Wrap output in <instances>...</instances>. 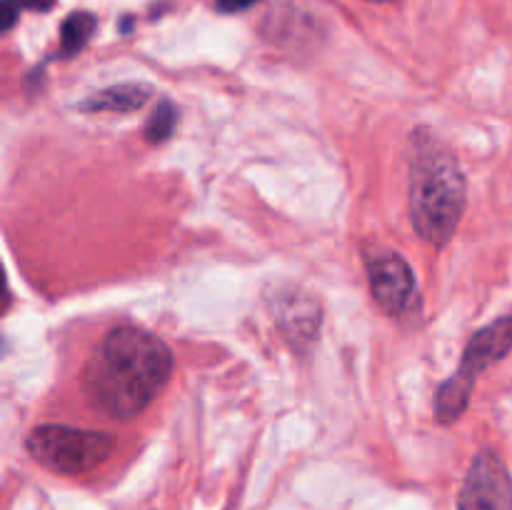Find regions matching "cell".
I'll list each match as a JSON object with an SVG mask.
<instances>
[{
    "mask_svg": "<svg viewBox=\"0 0 512 510\" xmlns=\"http://www.w3.org/2000/svg\"><path fill=\"white\" fill-rule=\"evenodd\" d=\"M173 373V353L158 335L120 325L85 363L80 388L95 413L130 420L143 413Z\"/></svg>",
    "mask_w": 512,
    "mask_h": 510,
    "instance_id": "6da1fadb",
    "label": "cell"
},
{
    "mask_svg": "<svg viewBox=\"0 0 512 510\" xmlns=\"http://www.w3.org/2000/svg\"><path fill=\"white\" fill-rule=\"evenodd\" d=\"M370 3H388V0H370Z\"/></svg>",
    "mask_w": 512,
    "mask_h": 510,
    "instance_id": "4fadbf2b",
    "label": "cell"
},
{
    "mask_svg": "<svg viewBox=\"0 0 512 510\" xmlns=\"http://www.w3.org/2000/svg\"><path fill=\"white\" fill-rule=\"evenodd\" d=\"M512 350V315L493 320L483 330L473 335L465 345L463 360L453 378L438 385L433 398V415L440 425H453L468 410L470 398H473L475 383L480 375L495 363L505 358Z\"/></svg>",
    "mask_w": 512,
    "mask_h": 510,
    "instance_id": "3957f363",
    "label": "cell"
},
{
    "mask_svg": "<svg viewBox=\"0 0 512 510\" xmlns=\"http://www.w3.org/2000/svg\"><path fill=\"white\" fill-rule=\"evenodd\" d=\"M30 458L60 475L90 473L113 455L115 438L100 430L38 425L25 440Z\"/></svg>",
    "mask_w": 512,
    "mask_h": 510,
    "instance_id": "277c9868",
    "label": "cell"
},
{
    "mask_svg": "<svg viewBox=\"0 0 512 510\" xmlns=\"http://www.w3.org/2000/svg\"><path fill=\"white\" fill-rule=\"evenodd\" d=\"M175 125H178V110H175V105L170 100H160L158 108L153 110V115H150L143 128L145 140L153 145L165 143L173 135Z\"/></svg>",
    "mask_w": 512,
    "mask_h": 510,
    "instance_id": "30bf717a",
    "label": "cell"
},
{
    "mask_svg": "<svg viewBox=\"0 0 512 510\" xmlns=\"http://www.w3.org/2000/svg\"><path fill=\"white\" fill-rule=\"evenodd\" d=\"M255 3H260V0H215V8L220 10V13H243V10H250Z\"/></svg>",
    "mask_w": 512,
    "mask_h": 510,
    "instance_id": "7c38bea8",
    "label": "cell"
},
{
    "mask_svg": "<svg viewBox=\"0 0 512 510\" xmlns=\"http://www.w3.org/2000/svg\"><path fill=\"white\" fill-rule=\"evenodd\" d=\"M458 510H512V478L493 450H480L458 495Z\"/></svg>",
    "mask_w": 512,
    "mask_h": 510,
    "instance_id": "8992f818",
    "label": "cell"
},
{
    "mask_svg": "<svg viewBox=\"0 0 512 510\" xmlns=\"http://www.w3.org/2000/svg\"><path fill=\"white\" fill-rule=\"evenodd\" d=\"M278 328L283 330L285 338L298 350H308L318 340L320 325H323V313L313 295L303 293L298 288H278V293L270 298Z\"/></svg>",
    "mask_w": 512,
    "mask_h": 510,
    "instance_id": "52a82bcc",
    "label": "cell"
},
{
    "mask_svg": "<svg viewBox=\"0 0 512 510\" xmlns=\"http://www.w3.org/2000/svg\"><path fill=\"white\" fill-rule=\"evenodd\" d=\"M153 95V88L145 83H123L93 93L80 103L83 113H133L140 110Z\"/></svg>",
    "mask_w": 512,
    "mask_h": 510,
    "instance_id": "ba28073f",
    "label": "cell"
},
{
    "mask_svg": "<svg viewBox=\"0 0 512 510\" xmlns=\"http://www.w3.org/2000/svg\"><path fill=\"white\" fill-rule=\"evenodd\" d=\"M55 8V0H3V30L8 33L15 25L20 13L33 10V13H48Z\"/></svg>",
    "mask_w": 512,
    "mask_h": 510,
    "instance_id": "8fae6325",
    "label": "cell"
},
{
    "mask_svg": "<svg viewBox=\"0 0 512 510\" xmlns=\"http://www.w3.org/2000/svg\"><path fill=\"white\" fill-rule=\"evenodd\" d=\"M370 293L390 318H405L418 305V285L413 268L400 253L390 248H365Z\"/></svg>",
    "mask_w": 512,
    "mask_h": 510,
    "instance_id": "5b68a950",
    "label": "cell"
},
{
    "mask_svg": "<svg viewBox=\"0 0 512 510\" xmlns=\"http://www.w3.org/2000/svg\"><path fill=\"white\" fill-rule=\"evenodd\" d=\"M95 28H98V20L88 10H75L60 25V55L63 58H73L80 50L88 45V40L93 38Z\"/></svg>",
    "mask_w": 512,
    "mask_h": 510,
    "instance_id": "9c48e42d",
    "label": "cell"
},
{
    "mask_svg": "<svg viewBox=\"0 0 512 510\" xmlns=\"http://www.w3.org/2000/svg\"><path fill=\"white\" fill-rule=\"evenodd\" d=\"M465 175L430 130H415L410 153V220L425 243L443 248L465 213Z\"/></svg>",
    "mask_w": 512,
    "mask_h": 510,
    "instance_id": "7a4b0ae2",
    "label": "cell"
}]
</instances>
